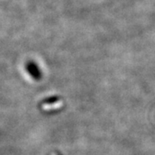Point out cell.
<instances>
[{
  "label": "cell",
  "mask_w": 155,
  "mask_h": 155,
  "mask_svg": "<svg viewBox=\"0 0 155 155\" xmlns=\"http://www.w3.org/2000/svg\"><path fill=\"white\" fill-rule=\"evenodd\" d=\"M61 107H63L62 102L60 103H54L52 104H47V105H42V109L46 110H54V109H60Z\"/></svg>",
  "instance_id": "1"
},
{
  "label": "cell",
  "mask_w": 155,
  "mask_h": 155,
  "mask_svg": "<svg viewBox=\"0 0 155 155\" xmlns=\"http://www.w3.org/2000/svg\"><path fill=\"white\" fill-rule=\"evenodd\" d=\"M60 101V97H50L48 98H46L44 99L41 103H42V105H46V104H54L56 102Z\"/></svg>",
  "instance_id": "2"
},
{
  "label": "cell",
  "mask_w": 155,
  "mask_h": 155,
  "mask_svg": "<svg viewBox=\"0 0 155 155\" xmlns=\"http://www.w3.org/2000/svg\"><path fill=\"white\" fill-rule=\"evenodd\" d=\"M53 155H61V153H57V152H55V153H54Z\"/></svg>",
  "instance_id": "3"
}]
</instances>
